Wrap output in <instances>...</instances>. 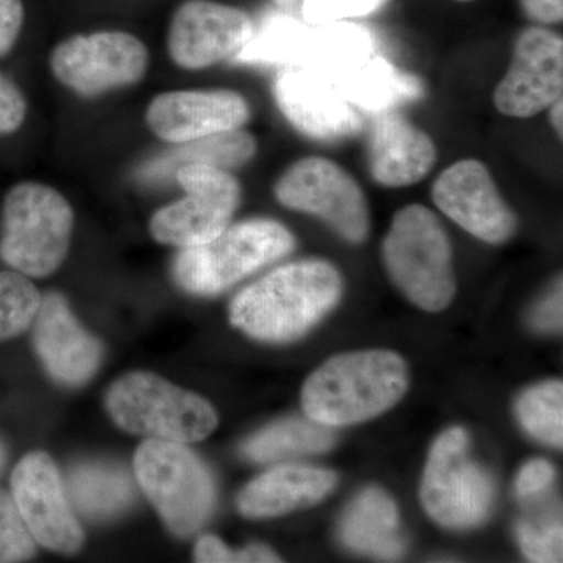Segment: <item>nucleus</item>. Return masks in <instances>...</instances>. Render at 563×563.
<instances>
[{
    "mask_svg": "<svg viewBox=\"0 0 563 563\" xmlns=\"http://www.w3.org/2000/svg\"><path fill=\"white\" fill-rule=\"evenodd\" d=\"M521 424L540 442L562 446L563 443V385H537L518 401Z\"/></svg>",
    "mask_w": 563,
    "mask_h": 563,
    "instance_id": "nucleus-27",
    "label": "nucleus"
},
{
    "mask_svg": "<svg viewBox=\"0 0 563 563\" xmlns=\"http://www.w3.org/2000/svg\"><path fill=\"white\" fill-rule=\"evenodd\" d=\"M11 496L36 543L55 553H79L84 529L49 454L35 451L21 459L11 474Z\"/></svg>",
    "mask_w": 563,
    "mask_h": 563,
    "instance_id": "nucleus-12",
    "label": "nucleus"
},
{
    "mask_svg": "<svg viewBox=\"0 0 563 563\" xmlns=\"http://www.w3.org/2000/svg\"><path fill=\"white\" fill-rule=\"evenodd\" d=\"M554 476V468L550 462L537 459V461L526 463L517 477L518 495L521 498H532V496L540 495L553 484Z\"/></svg>",
    "mask_w": 563,
    "mask_h": 563,
    "instance_id": "nucleus-34",
    "label": "nucleus"
},
{
    "mask_svg": "<svg viewBox=\"0 0 563 563\" xmlns=\"http://www.w3.org/2000/svg\"><path fill=\"white\" fill-rule=\"evenodd\" d=\"M521 9L537 24H558L563 20V0H520Z\"/></svg>",
    "mask_w": 563,
    "mask_h": 563,
    "instance_id": "nucleus-37",
    "label": "nucleus"
},
{
    "mask_svg": "<svg viewBox=\"0 0 563 563\" xmlns=\"http://www.w3.org/2000/svg\"><path fill=\"white\" fill-rule=\"evenodd\" d=\"M33 343L47 373L69 387L87 383L101 366L102 343L81 328L58 292L41 298L33 320Z\"/></svg>",
    "mask_w": 563,
    "mask_h": 563,
    "instance_id": "nucleus-18",
    "label": "nucleus"
},
{
    "mask_svg": "<svg viewBox=\"0 0 563 563\" xmlns=\"http://www.w3.org/2000/svg\"><path fill=\"white\" fill-rule=\"evenodd\" d=\"M24 24L22 0H0V58L9 55Z\"/></svg>",
    "mask_w": 563,
    "mask_h": 563,
    "instance_id": "nucleus-35",
    "label": "nucleus"
},
{
    "mask_svg": "<svg viewBox=\"0 0 563 563\" xmlns=\"http://www.w3.org/2000/svg\"><path fill=\"white\" fill-rule=\"evenodd\" d=\"M66 495L81 515L109 520L124 512L133 499L131 476L107 463H81L70 470Z\"/></svg>",
    "mask_w": 563,
    "mask_h": 563,
    "instance_id": "nucleus-24",
    "label": "nucleus"
},
{
    "mask_svg": "<svg viewBox=\"0 0 563 563\" xmlns=\"http://www.w3.org/2000/svg\"><path fill=\"white\" fill-rule=\"evenodd\" d=\"M388 276L422 310L440 312L455 295L453 250L442 222L420 203L393 217L383 244Z\"/></svg>",
    "mask_w": 563,
    "mask_h": 563,
    "instance_id": "nucleus-3",
    "label": "nucleus"
},
{
    "mask_svg": "<svg viewBox=\"0 0 563 563\" xmlns=\"http://www.w3.org/2000/svg\"><path fill=\"white\" fill-rule=\"evenodd\" d=\"M312 41L313 25H303L287 16L269 18L261 29H254L235 60L254 65L303 66L309 62Z\"/></svg>",
    "mask_w": 563,
    "mask_h": 563,
    "instance_id": "nucleus-26",
    "label": "nucleus"
},
{
    "mask_svg": "<svg viewBox=\"0 0 563 563\" xmlns=\"http://www.w3.org/2000/svg\"><path fill=\"white\" fill-rule=\"evenodd\" d=\"M437 147L431 136L395 110L374 113L368 143V168L384 187L418 184L432 172Z\"/></svg>",
    "mask_w": 563,
    "mask_h": 563,
    "instance_id": "nucleus-19",
    "label": "nucleus"
},
{
    "mask_svg": "<svg viewBox=\"0 0 563 563\" xmlns=\"http://www.w3.org/2000/svg\"><path fill=\"white\" fill-rule=\"evenodd\" d=\"M35 550L36 542L22 521L13 496L0 488V563L29 561Z\"/></svg>",
    "mask_w": 563,
    "mask_h": 563,
    "instance_id": "nucleus-29",
    "label": "nucleus"
},
{
    "mask_svg": "<svg viewBox=\"0 0 563 563\" xmlns=\"http://www.w3.org/2000/svg\"><path fill=\"white\" fill-rule=\"evenodd\" d=\"M563 95V41L550 29L533 25L515 40L512 62L493 92L499 113L533 118Z\"/></svg>",
    "mask_w": 563,
    "mask_h": 563,
    "instance_id": "nucleus-13",
    "label": "nucleus"
},
{
    "mask_svg": "<svg viewBox=\"0 0 563 563\" xmlns=\"http://www.w3.org/2000/svg\"><path fill=\"white\" fill-rule=\"evenodd\" d=\"M251 107L240 92L187 90L158 95L150 103L146 122L152 132L173 144L242 129Z\"/></svg>",
    "mask_w": 563,
    "mask_h": 563,
    "instance_id": "nucleus-17",
    "label": "nucleus"
},
{
    "mask_svg": "<svg viewBox=\"0 0 563 563\" xmlns=\"http://www.w3.org/2000/svg\"><path fill=\"white\" fill-rule=\"evenodd\" d=\"M521 550L532 562H562V525L525 520L517 528Z\"/></svg>",
    "mask_w": 563,
    "mask_h": 563,
    "instance_id": "nucleus-30",
    "label": "nucleus"
},
{
    "mask_svg": "<svg viewBox=\"0 0 563 563\" xmlns=\"http://www.w3.org/2000/svg\"><path fill=\"white\" fill-rule=\"evenodd\" d=\"M74 211L49 185L22 181L7 192L0 258L14 272L47 277L68 255Z\"/></svg>",
    "mask_w": 563,
    "mask_h": 563,
    "instance_id": "nucleus-5",
    "label": "nucleus"
},
{
    "mask_svg": "<svg viewBox=\"0 0 563 563\" xmlns=\"http://www.w3.org/2000/svg\"><path fill=\"white\" fill-rule=\"evenodd\" d=\"M274 2H276L277 5L290 7L292 5V3L298 2V0H274Z\"/></svg>",
    "mask_w": 563,
    "mask_h": 563,
    "instance_id": "nucleus-40",
    "label": "nucleus"
},
{
    "mask_svg": "<svg viewBox=\"0 0 563 563\" xmlns=\"http://www.w3.org/2000/svg\"><path fill=\"white\" fill-rule=\"evenodd\" d=\"M5 446H3L2 442H0V472H2L3 465H5Z\"/></svg>",
    "mask_w": 563,
    "mask_h": 563,
    "instance_id": "nucleus-39",
    "label": "nucleus"
},
{
    "mask_svg": "<svg viewBox=\"0 0 563 563\" xmlns=\"http://www.w3.org/2000/svg\"><path fill=\"white\" fill-rule=\"evenodd\" d=\"M457 2H473V0H457Z\"/></svg>",
    "mask_w": 563,
    "mask_h": 563,
    "instance_id": "nucleus-41",
    "label": "nucleus"
},
{
    "mask_svg": "<svg viewBox=\"0 0 563 563\" xmlns=\"http://www.w3.org/2000/svg\"><path fill=\"white\" fill-rule=\"evenodd\" d=\"M177 146V150L165 152L140 166L136 180L147 185L165 184L174 179L177 169L185 165H209L232 172L246 165L257 152V141L242 129L214 133Z\"/></svg>",
    "mask_w": 563,
    "mask_h": 563,
    "instance_id": "nucleus-21",
    "label": "nucleus"
},
{
    "mask_svg": "<svg viewBox=\"0 0 563 563\" xmlns=\"http://www.w3.org/2000/svg\"><path fill=\"white\" fill-rule=\"evenodd\" d=\"M493 484L468 459V437L461 428L443 432L433 443L421 484V503L437 523L473 528L490 514Z\"/></svg>",
    "mask_w": 563,
    "mask_h": 563,
    "instance_id": "nucleus-8",
    "label": "nucleus"
},
{
    "mask_svg": "<svg viewBox=\"0 0 563 563\" xmlns=\"http://www.w3.org/2000/svg\"><path fill=\"white\" fill-rule=\"evenodd\" d=\"M333 440L329 426L295 418L274 422L252 435L243 444V454L252 462H279L296 455L324 453L331 450Z\"/></svg>",
    "mask_w": 563,
    "mask_h": 563,
    "instance_id": "nucleus-25",
    "label": "nucleus"
},
{
    "mask_svg": "<svg viewBox=\"0 0 563 563\" xmlns=\"http://www.w3.org/2000/svg\"><path fill=\"white\" fill-rule=\"evenodd\" d=\"M147 65L150 52L143 41L125 32L73 36L51 54L54 76L84 98L139 84Z\"/></svg>",
    "mask_w": 563,
    "mask_h": 563,
    "instance_id": "nucleus-11",
    "label": "nucleus"
},
{
    "mask_svg": "<svg viewBox=\"0 0 563 563\" xmlns=\"http://www.w3.org/2000/svg\"><path fill=\"white\" fill-rule=\"evenodd\" d=\"M409 387L407 366L388 351L336 355L318 368L302 388L310 420L347 426L369 420L395 406Z\"/></svg>",
    "mask_w": 563,
    "mask_h": 563,
    "instance_id": "nucleus-2",
    "label": "nucleus"
},
{
    "mask_svg": "<svg viewBox=\"0 0 563 563\" xmlns=\"http://www.w3.org/2000/svg\"><path fill=\"white\" fill-rule=\"evenodd\" d=\"M27 117V101L9 77L0 74V136L18 132Z\"/></svg>",
    "mask_w": 563,
    "mask_h": 563,
    "instance_id": "nucleus-33",
    "label": "nucleus"
},
{
    "mask_svg": "<svg viewBox=\"0 0 563 563\" xmlns=\"http://www.w3.org/2000/svg\"><path fill=\"white\" fill-rule=\"evenodd\" d=\"M133 468L169 531L190 537L206 523L214 504L213 479L184 443L147 439L136 450Z\"/></svg>",
    "mask_w": 563,
    "mask_h": 563,
    "instance_id": "nucleus-7",
    "label": "nucleus"
},
{
    "mask_svg": "<svg viewBox=\"0 0 563 563\" xmlns=\"http://www.w3.org/2000/svg\"><path fill=\"white\" fill-rule=\"evenodd\" d=\"M396 504L379 488L354 499L340 525V539L355 553L395 561L404 553Z\"/></svg>",
    "mask_w": 563,
    "mask_h": 563,
    "instance_id": "nucleus-22",
    "label": "nucleus"
},
{
    "mask_svg": "<svg viewBox=\"0 0 563 563\" xmlns=\"http://www.w3.org/2000/svg\"><path fill=\"white\" fill-rule=\"evenodd\" d=\"M252 33L246 11L211 0H187L169 24L168 51L180 68L206 69L235 58Z\"/></svg>",
    "mask_w": 563,
    "mask_h": 563,
    "instance_id": "nucleus-15",
    "label": "nucleus"
},
{
    "mask_svg": "<svg viewBox=\"0 0 563 563\" xmlns=\"http://www.w3.org/2000/svg\"><path fill=\"white\" fill-rule=\"evenodd\" d=\"M331 79L352 106L373 113L398 109L404 103L417 101L422 95L418 77L374 55Z\"/></svg>",
    "mask_w": 563,
    "mask_h": 563,
    "instance_id": "nucleus-23",
    "label": "nucleus"
},
{
    "mask_svg": "<svg viewBox=\"0 0 563 563\" xmlns=\"http://www.w3.org/2000/svg\"><path fill=\"white\" fill-rule=\"evenodd\" d=\"M295 244V236L280 222H239L210 242L181 250L173 262L174 280L191 295H218L290 254Z\"/></svg>",
    "mask_w": 563,
    "mask_h": 563,
    "instance_id": "nucleus-4",
    "label": "nucleus"
},
{
    "mask_svg": "<svg viewBox=\"0 0 563 563\" xmlns=\"http://www.w3.org/2000/svg\"><path fill=\"white\" fill-rule=\"evenodd\" d=\"M184 198L155 211L151 233L169 246H199L220 235L242 202V185L231 172L209 165H185L174 174Z\"/></svg>",
    "mask_w": 563,
    "mask_h": 563,
    "instance_id": "nucleus-9",
    "label": "nucleus"
},
{
    "mask_svg": "<svg viewBox=\"0 0 563 563\" xmlns=\"http://www.w3.org/2000/svg\"><path fill=\"white\" fill-rule=\"evenodd\" d=\"M274 98L292 128L318 141L362 131V118L335 81L312 66H287L274 81Z\"/></svg>",
    "mask_w": 563,
    "mask_h": 563,
    "instance_id": "nucleus-16",
    "label": "nucleus"
},
{
    "mask_svg": "<svg viewBox=\"0 0 563 563\" xmlns=\"http://www.w3.org/2000/svg\"><path fill=\"white\" fill-rule=\"evenodd\" d=\"M385 2L387 0H303L302 16L310 25L333 24L368 16Z\"/></svg>",
    "mask_w": 563,
    "mask_h": 563,
    "instance_id": "nucleus-31",
    "label": "nucleus"
},
{
    "mask_svg": "<svg viewBox=\"0 0 563 563\" xmlns=\"http://www.w3.org/2000/svg\"><path fill=\"white\" fill-rule=\"evenodd\" d=\"M431 195L450 220L481 242L506 243L517 232V217L483 162L453 163L433 181Z\"/></svg>",
    "mask_w": 563,
    "mask_h": 563,
    "instance_id": "nucleus-14",
    "label": "nucleus"
},
{
    "mask_svg": "<svg viewBox=\"0 0 563 563\" xmlns=\"http://www.w3.org/2000/svg\"><path fill=\"white\" fill-rule=\"evenodd\" d=\"M533 325L540 331H561L562 329V284L551 292L550 298L540 303L532 317Z\"/></svg>",
    "mask_w": 563,
    "mask_h": 563,
    "instance_id": "nucleus-36",
    "label": "nucleus"
},
{
    "mask_svg": "<svg viewBox=\"0 0 563 563\" xmlns=\"http://www.w3.org/2000/svg\"><path fill=\"white\" fill-rule=\"evenodd\" d=\"M287 209L320 218L350 243H362L369 232V209L358 181L339 163L306 157L292 163L274 187Z\"/></svg>",
    "mask_w": 563,
    "mask_h": 563,
    "instance_id": "nucleus-10",
    "label": "nucleus"
},
{
    "mask_svg": "<svg viewBox=\"0 0 563 563\" xmlns=\"http://www.w3.org/2000/svg\"><path fill=\"white\" fill-rule=\"evenodd\" d=\"M195 561L201 563L280 562L279 555L263 544H251L246 550L232 551L218 537L202 536L196 542Z\"/></svg>",
    "mask_w": 563,
    "mask_h": 563,
    "instance_id": "nucleus-32",
    "label": "nucleus"
},
{
    "mask_svg": "<svg viewBox=\"0 0 563 563\" xmlns=\"http://www.w3.org/2000/svg\"><path fill=\"white\" fill-rule=\"evenodd\" d=\"M335 474L306 465L277 466L262 474L239 496V510L247 518H273L313 506L335 487Z\"/></svg>",
    "mask_w": 563,
    "mask_h": 563,
    "instance_id": "nucleus-20",
    "label": "nucleus"
},
{
    "mask_svg": "<svg viewBox=\"0 0 563 563\" xmlns=\"http://www.w3.org/2000/svg\"><path fill=\"white\" fill-rule=\"evenodd\" d=\"M40 291L27 276L0 272V342L21 335L35 320Z\"/></svg>",
    "mask_w": 563,
    "mask_h": 563,
    "instance_id": "nucleus-28",
    "label": "nucleus"
},
{
    "mask_svg": "<svg viewBox=\"0 0 563 563\" xmlns=\"http://www.w3.org/2000/svg\"><path fill=\"white\" fill-rule=\"evenodd\" d=\"M342 291V276L331 263H288L235 296L231 322L252 339L290 342L331 312Z\"/></svg>",
    "mask_w": 563,
    "mask_h": 563,
    "instance_id": "nucleus-1",
    "label": "nucleus"
},
{
    "mask_svg": "<svg viewBox=\"0 0 563 563\" xmlns=\"http://www.w3.org/2000/svg\"><path fill=\"white\" fill-rule=\"evenodd\" d=\"M550 110V122L553 125L554 132L558 133L559 139H562L563 133V102L562 98L558 99V101L551 103L548 107Z\"/></svg>",
    "mask_w": 563,
    "mask_h": 563,
    "instance_id": "nucleus-38",
    "label": "nucleus"
},
{
    "mask_svg": "<svg viewBox=\"0 0 563 563\" xmlns=\"http://www.w3.org/2000/svg\"><path fill=\"white\" fill-rule=\"evenodd\" d=\"M107 412L124 431L152 440L195 443L217 429L213 406L157 374H125L106 396Z\"/></svg>",
    "mask_w": 563,
    "mask_h": 563,
    "instance_id": "nucleus-6",
    "label": "nucleus"
}]
</instances>
